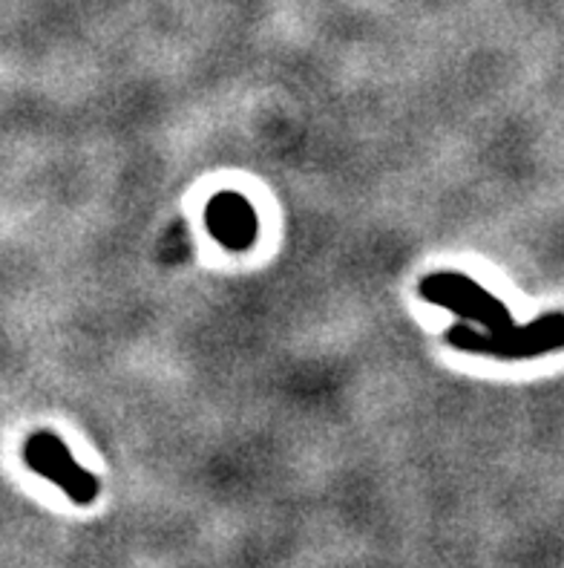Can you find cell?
<instances>
[{"instance_id": "cell-1", "label": "cell", "mask_w": 564, "mask_h": 568, "mask_svg": "<svg viewBox=\"0 0 564 568\" xmlns=\"http://www.w3.org/2000/svg\"><path fill=\"white\" fill-rule=\"evenodd\" d=\"M447 341L455 349H464L472 355H490V358L501 361L536 358V355L553 353V349L564 346V315L553 312V315L536 317L527 326L510 324L501 332H481L470 324H458L452 326Z\"/></svg>"}, {"instance_id": "cell-2", "label": "cell", "mask_w": 564, "mask_h": 568, "mask_svg": "<svg viewBox=\"0 0 564 568\" xmlns=\"http://www.w3.org/2000/svg\"><path fill=\"white\" fill-rule=\"evenodd\" d=\"M421 295L429 303H435L441 310H450L452 315L464 317L470 324L484 326L486 332L507 329L510 321L507 306L486 292L484 286L458 272H438L427 274L421 281Z\"/></svg>"}, {"instance_id": "cell-3", "label": "cell", "mask_w": 564, "mask_h": 568, "mask_svg": "<svg viewBox=\"0 0 564 568\" xmlns=\"http://www.w3.org/2000/svg\"><path fill=\"white\" fill-rule=\"evenodd\" d=\"M23 459H27V465L35 474H41L43 479H50V483H55L58 488L64 490L72 503L90 505L99 497L95 476L86 474L79 462L72 459V454L55 433H32L27 445H23Z\"/></svg>"}, {"instance_id": "cell-4", "label": "cell", "mask_w": 564, "mask_h": 568, "mask_svg": "<svg viewBox=\"0 0 564 568\" xmlns=\"http://www.w3.org/2000/svg\"><path fill=\"white\" fill-rule=\"evenodd\" d=\"M205 225L211 237L230 252H245L257 240V211L236 191H222L207 202Z\"/></svg>"}]
</instances>
